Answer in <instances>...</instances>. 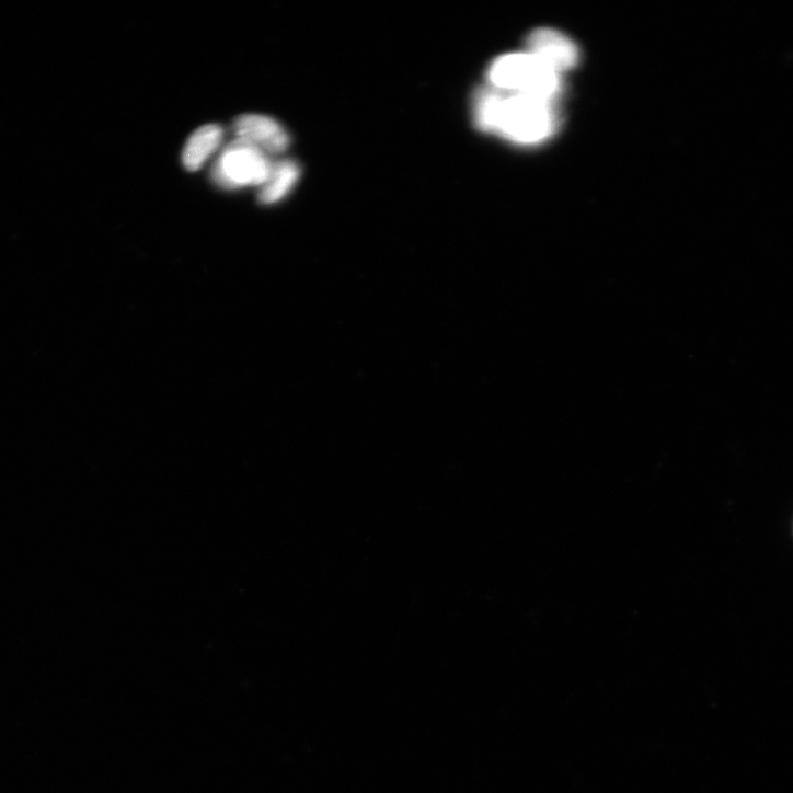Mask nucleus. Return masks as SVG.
<instances>
[{
	"mask_svg": "<svg viewBox=\"0 0 793 793\" xmlns=\"http://www.w3.org/2000/svg\"><path fill=\"white\" fill-rule=\"evenodd\" d=\"M487 77L492 88L506 93L554 101L561 90L560 74L529 53L499 57Z\"/></svg>",
	"mask_w": 793,
	"mask_h": 793,
	"instance_id": "nucleus-2",
	"label": "nucleus"
},
{
	"mask_svg": "<svg viewBox=\"0 0 793 793\" xmlns=\"http://www.w3.org/2000/svg\"><path fill=\"white\" fill-rule=\"evenodd\" d=\"M225 130L219 125H207L197 129L187 140L182 154L184 166L189 171L200 169L220 147Z\"/></svg>",
	"mask_w": 793,
	"mask_h": 793,
	"instance_id": "nucleus-6",
	"label": "nucleus"
},
{
	"mask_svg": "<svg viewBox=\"0 0 793 793\" xmlns=\"http://www.w3.org/2000/svg\"><path fill=\"white\" fill-rule=\"evenodd\" d=\"M300 173V165L292 160H285L275 164L268 181L260 192V203L274 205L283 200L297 184Z\"/></svg>",
	"mask_w": 793,
	"mask_h": 793,
	"instance_id": "nucleus-7",
	"label": "nucleus"
},
{
	"mask_svg": "<svg viewBox=\"0 0 793 793\" xmlns=\"http://www.w3.org/2000/svg\"><path fill=\"white\" fill-rule=\"evenodd\" d=\"M238 139L245 140L265 152L281 153L290 145V137L275 119L263 115H243L234 123Z\"/></svg>",
	"mask_w": 793,
	"mask_h": 793,
	"instance_id": "nucleus-5",
	"label": "nucleus"
},
{
	"mask_svg": "<svg viewBox=\"0 0 793 793\" xmlns=\"http://www.w3.org/2000/svg\"><path fill=\"white\" fill-rule=\"evenodd\" d=\"M273 166L265 151L245 140L237 139L221 153L212 170V179L228 189L264 185Z\"/></svg>",
	"mask_w": 793,
	"mask_h": 793,
	"instance_id": "nucleus-3",
	"label": "nucleus"
},
{
	"mask_svg": "<svg viewBox=\"0 0 793 793\" xmlns=\"http://www.w3.org/2000/svg\"><path fill=\"white\" fill-rule=\"evenodd\" d=\"M528 51L556 73L573 69L579 60V53L575 44L563 34L540 28L530 34Z\"/></svg>",
	"mask_w": 793,
	"mask_h": 793,
	"instance_id": "nucleus-4",
	"label": "nucleus"
},
{
	"mask_svg": "<svg viewBox=\"0 0 793 793\" xmlns=\"http://www.w3.org/2000/svg\"><path fill=\"white\" fill-rule=\"evenodd\" d=\"M479 129L495 133L519 145H533L548 139L558 124L553 101L492 87L480 89L473 103Z\"/></svg>",
	"mask_w": 793,
	"mask_h": 793,
	"instance_id": "nucleus-1",
	"label": "nucleus"
}]
</instances>
